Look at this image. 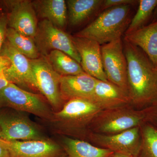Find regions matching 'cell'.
Listing matches in <instances>:
<instances>
[{
  "instance_id": "obj_26",
  "label": "cell",
  "mask_w": 157,
  "mask_h": 157,
  "mask_svg": "<svg viewBox=\"0 0 157 157\" xmlns=\"http://www.w3.org/2000/svg\"><path fill=\"white\" fill-rule=\"evenodd\" d=\"M139 4V1L136 0H104L102 7V11L112 7L130 5L133 6Z\"/></svg>"
},
{
  "instance_id": "obj_1",
  "label": "cell",
  "mask_w": 157,
  "mask_h": 157,
  "mask_svg": "<svg viewBox=\"0 0 157 157\" xmlns=\"http://www.w3.org/2000/svg\"><path fill=\"white\" fill-rule=\"evenodd\" d=\"M131 105L145 109L157 102V69L139 47L124 39Z\"/></svg>"
},
{
  "instance_id": "obj_29",
  "label": "cell",
  "mask_w": 157,
  "mask_h": 157,
  "mask_svg": "<svg viewBox=\"0 0 157 157\" xmlns=\"http://www.w3.org/2000/svg\"><path fill=\"white\" fill-rule=\"evenodd\" d=\"M0 157H9L6 140L0 138Z\"/></svg>"
},
{
  "instance_id": "obj_15",
  "label": "cell",
  "mask_w": 157,
  "mask_h": 157,
  "mask_svg": "<svg viewBox=\"0 0 157 157\" xmlns=\"http://www.w3.org/2000/svg\"><path fill=\"white\" fill-rule=\"evenodd\" d=\"M97 81L96 78L85 73L77 75L62 76L60 90L62 99L64 101L77 98L94 101V93Z\"/></svg>"
},
{
  "instance_id": "obj_8",
  "label": "cell",
  "mask_w": 157,
  "mask_h": 157,
  "mask_svg": "<svg viewBox=\"0 0 157 157\" xmlns=\"http://www.w3.org/2000/svg\"><path fill=\"white\" fill-rule=\"evenodd\" d=\"M30 62L38 90L44 96L54 110L57 112L64 105L60 90L62 76L55 71L45 57L30 59Z\"/></svg>"
},
{
  "instance_id": "obj_20",
  "label": "cell",
  "mask_w": 157,
  "mask_h": 157,
  "mask_svg": "<svg viewBox=\"0 0 157 157\" xmlns=\"http://www.w3.org/2000/svg\"><path fill=\"white\" fill-rule=\"evenodd\" d=\"M64 150L69 157H109L113 152L94 146L85 140L68 137L62 138Z\"/></svg>"
},
{
  "instance_id": "obj_28",
  "label": "cell",
  "mask_w": 157,
  "mask_h": 157,
  "mask_svg": "<svg viewBox=\"0 0 157 157\" xmlns=\"http://www.w3.org/2000/svg\"><path fill=\"white\" fill-rule=\"evenodd\" d=\"M8 25V18L6 15L0 17V53L3 43L6 39V33Z\"/></svg>"
},
{
  "instance_id": "obj_12",
  "label": "cell",
  "mask_w": 157,
  "mask_h": 157,
  "mask_svg": "<svg viewBox=\"0 0 157 157\" xmlns=\"http://www.w3.org/2000/svg\"><path fill=\"white\" fill-rule=\"evenodd\" d=\"M4 2L10 10L7 16L9 28L20 33L34 38L39 22L32 1L16 0Z\"/></svg>"
},
{
  "instance_id": "obj_24",
  "label": "cell",
  "mask_w": 157,
  "mask_h": 157,
  "mask_svg": "<svg viewBox=\"0 0 157 157\" xmlns=\"http://www.w3.org/2000/svg\"><path fill=\"white\" fill-rule=\"evenodd\" d=\"M141 146L137 157H157V129L145 123L140 126Z\"/></svg>"
},
{
  "instance_id": "obj_18",
  "label": "cell",
  "mask_w": 157,
  "mask_h": 157,
  "mask_svg": "<svg viewBox=\"0 0 157 157\" xmlns=\"http://www.w3.org/2000/svg\"><path fill=\"white\" fill-rule=\"evenodd\" d=\"M124 39L143 51L157 69V25L155 22L125 35Z\"/></svg>"
},
{
  "instance_id": "obj_7",
  "label": "cell",
  "mask_w": 157,
  "mask_h": 157,
  "mask_svg": "<svg viewBox=\"0 0 157 157\" xmlns=\"http://www.w3.org/2000/svg\"><path fill=\"white\" fill-rule=\"evenodd\" d=\"M34 39L41 56L46 57L52 51H60L80 64L81 59L72 36L47 20H42L38 23L36 33Z\"/></svg>"
},
{
  "instance_id": "obj_3",
  "label": "cell",
  "mask_w": 157,
  "mask_h": 157,
  "mask_svg": "<svg viewBox=\"0 0 157 157\" xmlns=\"http://www.w3.org/2000/svg\"><path fill=\"white\" fill-rule=\"evenodd\" d=\"M103 109L95 102L87 99H73L54 113L51 121L62 131L71 134L85 132Z\"/></svg>"
},
{
  "instance_id": "obj_22",
  "label": "cell",
  "mask_w": 157,
  "mask_h": 157,
  "mask_svg": "<svg viewBox=\"0 0 157 157\" xmlns=\"http://www.w3.org/2000/svg\"><path fill=\"white\" fill-rule=\"evenodd\" d=\"M6 39L15 49L29 59L40 57L34 38L20 33L11 28H8Z\"/></svg>"
},
{
  "instance_id": "obj_14",
  "label": "cell",
  "mask_w": 157,
  "mask_h": 157,
  "mask_svg": "<svg viewBox=\"0 0 157 157\" xmlns=\"http://www.w3.org/2000/svg\"><path fill=\"white\" fill-rule=\"evenodd\" d=\"M9 157H60L62 149L48 139L7 141Z\"/></svg>"
},
{
  "instance_id": "obj_33",
  "label": "cell",
  "mask_w": 157,
  "mask_h": 157,
  "mask_svg": "<svg viewBox=\"0 0 157 157\" xmlns=\"http://www.w3.org/2000/svg\"><path fill=\"white\" fill-rule=\"evenodd\" d=\"M155 22V23L157 25V21H155V22Z\"/></svg>"
},
{
  "instance_id": "obj_30",
  "label": "cell",
  "mask_w": 157,
  "mask_h": 157,
  "mask_svg": "<svg viewBox=\"0 0 157 157\" xmlns=\"http://www.w3.org/2000/svg\"><path fill=\"white\" fill-rule=\"evenodd\" d=\"M152 16L153 17V22L157 21V4L155 7Z\"/></svg>"
},
{
  "instance_id": "obj_10",
  "label": "cell",
  "mask_w": 157,
  "mask_h": 157,
  "mask_svg": "<svg viewBox=\"0 0 157 157\" xmlns=\"http://www.w3.org/2000/svg\"><path fill=\"white\" fill-rule=\"evenodd\" d=\"M0 55L7 57L11 63L5 72L9 83L30 92L38 91L30 59L15 49L6 39L3 43Z\"/></svg>"
},
{
  "instance_id": "obj_32",
  "label": "cell",
  "mask_w": 157,
  "mask_h": 157,
  "mask_svg": "<svg viewBox=\"0 0 157 157\" xmlns=\"http://www.w3.org/2000/svg\"><path fill=\"white\" fill-rule=\"evenodd\" d=\"M60 157H69L66 156H64V155H62V156H61Z\"/></svg>"
},
{
  "instance_id": "obj_6",
  "label": "cell",
  "mask_w": 157,
  "mask_h": 157,
  "mask_svg": "<svg viewBox=\"0 0 157 157\" xmlns=\"http://www.w3.org/2000/svg\"><path fill=\"white\" fill-rule=\"evenodd\" d=\"M24 112L0 107V138L7 141L47 139Z\"/></svg>"
},
{
  "instance_id": "obj_4",
  "label": "cell",
  "mask_w": 157,
  "mask_h": 157,
  "mask_svg": "<svg viewBox=\"0 0 157 157\" xmlns=\"http://www.w3.org/2000/svg\"><path fill=\"white\" fill-rule=\"evenodd\" d=\"M146 123V109H135L131 106L103 110L89 127L90 132L113 135L140 127Z\"/></svg>"
},
{
  "instance_id": "obj_5",
  "label": "cell",
  "mask_w": 157,
  "mask_h": 157,
  "mask_svg": "<svg viewBox=\"0 0 157 157\" xmlns=\"http://www.w3.org/2000/svg\"><path fill=\"white\" fill-rule=\"evenodd\" d=\"M0 107L28 113L50 121L54 114L48 104L39 95L11 83L0 90Z\"/></svg>"
},
{
  "instance_id": "obj_11",
  "label": "cell",
  "mask_w": 157,
  "mask_h": 157,
  "mask_svg": "<svg viewBox=\"0 0 157 157\" xmlns=\"http://www.w3.org/2000/svg\"><path fill=\"white\" fill-rule=\"evenodd\" d=\"M89 140L102 147L114 153L137 157L141 146L140 127L113 135H103L94 132L86 133Z\"/></svg>"
},
{
  "instance_id": "obj_16",
  "label": "cell",
  "mask_w": 157,
  "mask_h": 157,
  "mask_svg": "<svg viewBox=\"0 0 157 157\" xmlns=\"http://www.w3.org/2000/svg\"><path fill=\"white\" fill-rule=\"evenodd\" d=\"M94 101L103 109H110L131 106L128 95L109 81L97 79Z\"/></svg>"
},
{
  "instance_id": "obj_21",
  "label": "cell",
  "mask_w": 157,
  "mask_h": 157,
  "mask_svg": "<svg viewBox=\"0 0 157 157\" xmlns=\"http://www.w3.org/2000/svg\"><path fill=\"white\" fill-rule=\"evenodd\" d=\"M46 58L55 71L62 76L77 75L85 73L80 64L60 51H52Z\"/></svg>"
},
{
  "instance_id": "obj_19",
  "label": "cell",
  "mask_w": 157,
  "mask_h": 157,
  "mask_svg": "<svg viewBox=\"0 0 157 157\" xmlns=\"http://www.w3.org/2000/svg\"><path fill=\"white\" fill-rule=\"evenodd\" d=\"M68 21L73 27L81 25L102 12L103 0H67Z\"/></svg>"
},
{
  "instance_id": "obj_23",
  "label": "cell",
  "mask_w": 157,
  "mask_h": 157,
  "mask_svg": "<svg viewBox=\"0 0 157 157\" xmlns=\"http://www.w3.org/2000/svg\"><path fill=\"white\" fill-rule=\"evenodd\" d=\"M157 0H140L137 12L131 22L125 35H129L145 26V24L153 15Z\"/></svg>"
},
{
  "instance_id": "obj_9",
  "label": "cell",
  "mask_w": 157,
  "mask_h": 157,
  "mask_svg": "<svg viewBox=\"0 0 157 157\" xmlns=\"http://www.w3.org/2000/svg\"><path fill=\"white\" fill-rule=\"evenodd\" d=\"M102 63L107 80L128 95V64L121 39L101 45Z\"/></svg>"
},
{
  "instance_id": "obj_31",
  "label": "cell",
  "mask_w": 157,
  "mask_h": 157,
  "mask_svg": "<svg viewBox=\"0 0 157 157\" xmlns=\"http://www.w3.org/2000/svg\"><path fill=\"white\" fill-rule=\"evenodd\" d=\"M109 157H132L126 155L116 153H114L112 155H111Z\"/></svg>"
},
{
  "instance_id": "obj_13",
  "label": "cell",
  "mask_w": 157,
  "mask_h": 157,
  "mask_svg": "<svg viewBox=\"0 0 157 157\" xmlns=\"http://www.w3.org/2000/svg\"><path fill=\"white\" fill-rule=\"evenodd\" d=\"M72 38L85 73L98 80L108 81L103 68L101 45L92 39L75 36Z\"/></svg>"
},
{
  "instance_id": "obj_2",
  "label": "cell",
  "mask_w": 157,
  "mask_h": 157,
  "mask_svg": "<svg viewBox=\"0 0 157 157\" xmlns=\"http://www.w3.org/2000/svg\"><path fill=\"white\" fill-rule=\"evenodd\" d=\"M131 8L123 5L105 9L75 36L94 40L101 45L121 39L131 22Z\"/></svg>"
},
{
  "instance_id": "obj_17",
  "label": "cell",
  "mask_w": 157,
  "mask_h": 157,
  "mask_svg": "<svg viewBox=\"0 0 157 157\" xmlns=\"http://www.w3.org/2000/svg\"><path fill=\"white\" fill-rule=\"evenodd\" d=\"M37 16L64 31L68 22L67 8L64 0L32 1Z\"/></svg>"
},
{
  "instance_id": "obj_25",
  "label": "cell",
  "mask_w": 157,
  "mask_h": 157,
  "mask_svg": "<svg viewBox=\"0 0 157 157\" xmlns=\"http://www.w3.org/2000/svg\"><path fill=\"white\" fill-rule=\"evenodd\" d=\"M10 61L7 57L0 55V90L6 87L9 82L5 76V70L10 65Z\"/></svg>"
},
{
  "instance_id": "obj_34",
  "label": "cell",
  "mask_w": 157,
  "mask_h": 157,
  "mask_svg": "<svg viewBox=\"0 0 157 157\" xmlns=\"http://www.w3.org/2000/svg\"><path fill=\"white\" fill-rule=\"evenodd\" d=\"M0 135H1V129H0Z\"/></svg>"
},
{
  "instance_id": "obj_27",
  "label": "cell",
  "mask_w": 157,
  "mask_h": 157,
  "mask_svg": "<svg viewBox=\"0 0 157 157\" xmlns=\"http://www.w3.org/2000/svg\"><path fill=\"white\" fill-rule=\"evenodd\" d=\"M145 109L146 123L151 124L157 129V102Z\"/></svg>"
}]
</instances>
